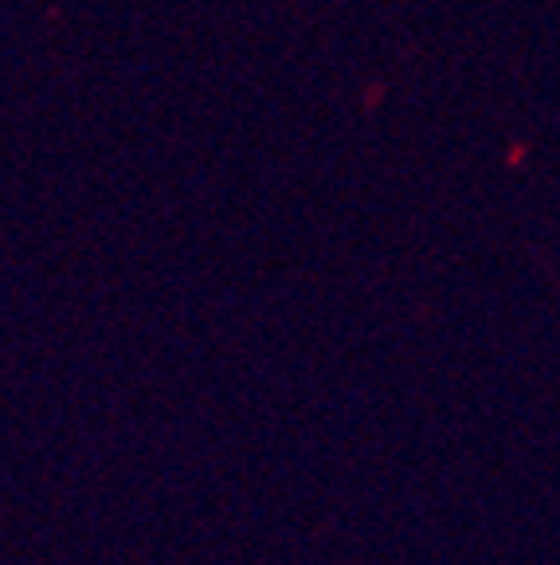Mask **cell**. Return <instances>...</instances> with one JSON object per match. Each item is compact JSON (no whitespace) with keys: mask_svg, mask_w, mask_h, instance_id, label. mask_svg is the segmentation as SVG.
Here are the masks:
<instances>
[]
</instances>
